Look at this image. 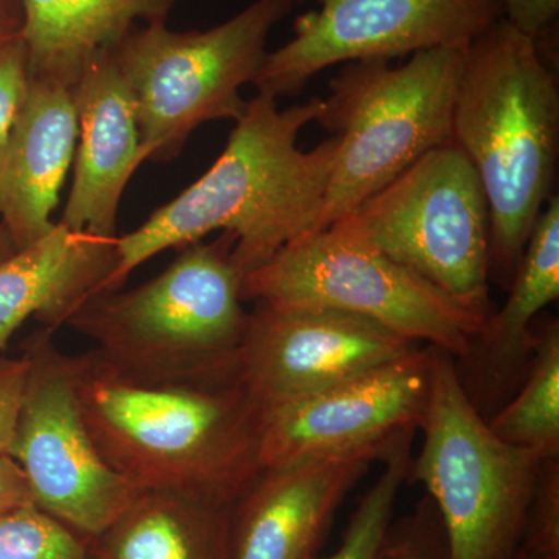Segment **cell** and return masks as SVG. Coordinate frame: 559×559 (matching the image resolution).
<instances>
[{"label": "cell", "instance_id": "8", "mask_svg": "<svg viewBox=\"0 0 559 559\" xmlns=\"http://www.w3.org/2000/svg\"><path fill=\"white\" fill-rule=\"evenodd\" d=\"M293 5L255 0L210 31L175 32L156 22L121 40L114 57L131 91L146 160L176 159L201 124L241 119L242 86L255 81L271 32Z\"/></svg>", "mask_w": 559, "mask_h": 559}, {"label": "cell", "instance_id": "30", "mask_svg": "<svg viewBox=\"0 0 559 559\" xmlns=\"http://www.w3.org/2000/svg\"><path fill=\"white\" fill-rule=\"evenodd\" d=\"M24 31L22 0H0V46L21 38Z\"/></svg>", "mask_w": 559, "mask_h": 559}, {"label": "cell", "instance_id": "32", "mask_svg": "<svg viewBox=\"0 0 559 559\" xmlns=\"http://www.w3.org/2000/svg\"><path fill=\"white\" fill-rule=\"evenodd\" d=\"M514 559H533L530 557V554L527 550L524 549V547H520V550H518L516 557Z\"/></svg>", "mask_w": 559, "mask_h": 559}, {"label": "cell", "instance_id": "6", "mask_svg": "<svg viewBox=\"0 0 559 559\" xmlns=\"http://www.w3.org/2000/svg\"><path fill=\"white\" fill-rule=\"evenodd\" d=\"M418 430L421 451L407 480L428 491L451 559H514L544 460L492 433L463 392L454 358L436 347Z\"/></svg>", "mask_w": 559, "mask_h": 559}, {"label": "cell", "instance_id": "23", "mask_svg": "<svg viewBox=\"0 0 559 559\" xmlns=\"http://www.w3.org/2000/svg\"><path fill=\"white\" fill-rule=\"evenodd\" d=\"M0 559H91L90 540L28 503L0 518Z\"/></svg>", "mask_w": 559, "mask_h": 559}, {"label": "cell", "instance_id": "28", "mask_svg": "<svg viewBox=\"0 0 559 559\" xmlns=\"http://www.w3.org/2000/svg\"><path fill=\"white\" fill-rule=\"evenodd\" d=\"M502 17L522 35L539 39L559 13V0H499Z\"/></svg>", "mask_w": 559, "mask_h": 559}, {"label": "cell", "instance_id": "5", "mask_svg": "<svg viewBox=\"0 0 559 559\" xmlns=\"http://www.w3.org/2000/svg\"><path fill=\"white\" fill-rule=\"evenodd\" d=\"M463 55L432 49L400 66L347 62L330 81L318 123L340 140V148L311 231L352 215L419 157L452 142Z\"/></svg>", "mask_w": 559, "mask_h": 559}, {"label": "cell", "instance_id": "24", "mask_svg": "<svg viewBox=\"0 0 559 559\" xmlns=\"http://www.w3.org/2000/svg\"><path fill=\"white\" fill-rule=\"evenodd\" d=\"M374 559H451L443 522L429 496L392 522Z\"/></svg>", "mask_w": 559, "mask_h": 559}, {"label": "cell", "instance_id": "2", "mask_svg": "<svg viewBox=\"0 0 559 559\" xmlns=\"http://www.w3.org/2000/svg\"><path fill=\"white\" fill-rule=\"evenodd\" d=\"M322 109L320 97L280 109L277 98L259 92L212 167L138 229L116 238L117 266L103 290L121 289L153 257L202 241L212 231L235 235L231 260L241 275L310 234L340 140L330 135L310 151L300 150L297 140Z\"/></svg>", "mask_w": 559, "mask_h": 559}, {"label": "cell", "instance_id": "27", "mask_svg": "<svg viewBox=\"0 0 559 559\" xmlns=\"http://www.w3.org/2000/svg\"><path fill=\"white\" fill-rule=\"evenodd\" d=\"M27 356L0 358V454H9L22 393L28 374Z\"/></svg>", "mask_w": 559, "mask_h": 559}, {"label": "cell", "instance_id": "18", "mask_svg": "<svg viewBox=\"0 0 559 559\" xmlns=\"http://www.w3.org/2000/svg\"><path fill=\"white\" fill-rule=\"evenodd\" d=\"M117 266L116 240L72 230L58 221L49 234L0 263V349L31 318L57 331Z\"/></svg>", "mask_w": 559, "mask_h": 559}, {"label": "cell", "instance_id": "11", "mask_svg": "<svg viewBox=\"0 0 559 559\" xmlns=\"http://www.w3.org/2000/svg\"><path fill=\"white\" fill-rule=\"evenodd\" d=\"M285 46L267 51L253 86L277 98L297 94L322 70L460 49L502 20L499 0H305Z\"/></svg>", "mask_w": 559, "mask_h": 559}, {"label": "cell", "instance_id": "13", "mask_svg": "<svg viewBox=\"0 0 559 559\" xmlns=\"http://www.w3.org/2000/svg\"><path fill=\"white\" fill-rule=\"evenodd\" d=\"M430 388V347L261 414L260 468L395 443L417 432Z\"/></svg>", "mask_w": 559, "mask_h": 559}, {"label": "cell", "instance_id": "22", "mask_svg": "<svg viewBox=\"0 0 559 559\" xmlns=\"http://www.w3.org/2000/svg\"><path fill=\"white\" fill-rule=\"evenodd\" d=\"M412 440H404L388 459L381 476L359 500L349 518L340 549L326 558L316 559H374L385 533L393 522L396 500L403 485L409 479Z\"/></svg>", "mask_w": 559, "mask_h": 559}, {"label": "cell", "instance_id": "19", "mask_svg": "<svg viewBox=\"0 0 559 559\" xmlns=\"http://www.w3.org/2000/svg\"><path fill=\"white\" fill-rule=\"evenodd\" d=\"M176 0H22L28 75L75 91L90 62L138 22L167 21Z\"/></svg>", "mask_w": 559, "mask_h": 559}, {"label": "cell", "instance_id": "20", "mask_svg": "<svg viewBox=\"0 0 559 559\" xmlns=\"http://www.w3.org/2000/svg\"><path fill=\"white\" fill-rule=\"evenodd\" d=\"M231 506L182 492H139L90 539V558L231 559Z\"/></svg>", "mask_w": 559, "mask_h": 559}, {"label": "cell", "instance_id": "14", "mask_svg": "<svg viewBox=\"0 0 559 559\" xmlns=\"http://www.w3.org/2000/svg\"><path fill=\"white\" fill-rule=\"evenodd\" d=\"M260 469L231 506V559H316L349 492L404 440Z\"/></svg>", "mask_w": 559, "mask_h": 559}, {"label": "cell", "instance_id": "16", "mask_svg": "<svg viewBox=\"0 0 559 559\" xmlns=\"http://www.w3.org/2000/svg\"><path fill=\"white\" fill-rule=\"evenodd\" d=\"M509 299L489 312L469 352L454 359L463 392L488 419L518 392L535 359L540 311L559 297V200L554 194L536 219Z\"/></svg>", "mask_w": 559, "mask_h": 559}, {"label": "cell", "instance_id": "31", "mask_svg": "<svg viewBox=\"0 0 559 559\" xmlns=\"http://www.w3.org/2000/svg\"><path fill=\"white\" fill-rule=\"evenodd\" d=\"M16 246L11 241L9 231L3 229L2 224H0V263L2 261L9 260L14 252H16Z\"/></svg>", "mask_w": 559, "mask_h": 559}, {"label": "cell", "instance_id": "17", "mask_svg": "<svg viewBox=\"0 0 559 559\" xmlns=\"http://www.w3.org/2000/svg\"><path fill=\"white\" fill-rule=\"evenodd\" d=\"M75 92L28 80L24 102L0 146V218L16 249L53 229L51 213L75 156Z\"/></svg>", "mask_w": 559, "mask_h": 559}, {"label": "cell", "instance_id": "25", "mask_svg": "<svg viewBox=\"0 0 559 559\" xmlns=\"http://www.w3.org/2000/svg\"><path fill=\"white\" fill-rule=\"evenodd\" d=\"M521 547L533 559H559V459L540 465Z\"/></svg>", "mask_w": 559, "mask_h": 559}, {"label": "cell", "instance_id": "7", "mask_svg": "<svg viewBox=\"0 0 559 559\" xmlns=\"http://www.w3.org/2000/svg\"><path fill=\"white\" fill-rule=\"evenodd\" d=\"M241 296L253 304L352 312L454 359L469 352L488 318L389 259L353 215L301 235L242 275Z\"/></svg>", "mask_w": 559, "mask_h": 559}, {"label": "cell", "instance_id": "29", "mask_svg": "<svg viewBox=\"0 0 559 559\" xmlns=\"http://www.w3.org/2000/svg\"><path fill=\"white\" fill-rule=\"evenodd\" d=\"M32 502L27 480L9 454H0V518Z\"/></svg>", "mask_w": 559, "mask_h": 559}, {"label": "cell", "instance_id": "9", "mask_svg": "<svg viewBox=\"0 0 559 559\" xmlns=\"http://www.w3.org/2000/svg\"><path fill=\"white\" fill-rule=\"evenodd\" d=\"M374 248L488 316L489 210L454 142L429 151L352 213Z\"/></svg>", "mask_w": 559, "mask_h": 559}, {"label": "cell", "instance_id": "3", "mask_svg": "<svg viewBox=\"0 0 559 559\" xmlns=\"http://www.w3.org/2000/svg\"><path fill=\"white\" fill-rule=\"evenodd\" d=\"M452 142L477 173L489 210V282L509 289L554 194L558 75L538 39L499 20L463 55Z\"/></svg>", "mask_w": 559, "mask_h": 559}, {"label": "cell", "instance_id": "26", "mask_svg": "<svg viewBox=\"0 0 559 559\" xmlns=\"http://www.w3.org/2000/svg\"><path fill=\"white\" fill-rule=\"evenodd\" d=\"M28 58L22 38L0 46V146L9 138L11 128L27 92Z\"/></svg>", "mask_w": 559, "mask_h": 559}, {"label": "cell", "instance_id": "1", "mask_svg": "<svg viewBox=\"0 0 559 559\" xmlns=\"http://www.w3.org/2000/svg\"><path fill=\"white\" fill-rule=\"evenodd\" d=\"M72 366L95 447L138 491L231 506L260 473L261 409L235 370L139 373L94 348L72 356Z\"/></svg>", "mask_w": 559, "mask_h": 559}, {"label": "cell", "instance_id": "15", "mask_svg": "<svg viewBox=\"0 0 559 559\" xmlns=\"http://www.w3.org/2000/svg\"><path fill=\"white\" fill-rule=\"evenodd\" d=\"M79 150L68 204L60 223L116 240L124 189L146 162L134 102L114 49L102 51L75 87Z\"/></svg>", "mask_w": 559, "mask_h": 559}, {"label": "cell", "instance_id": "4", "mask_svg": "<svg viewBox=\"0 0 559 559\" xmlns=\"http://www.w3.org/2000/svg\"><path fill=\"white\" fill-rule=\"evenodd\" d=\"M235 238L180 249L157 277L128 290L91 297L68 325L95 352L123 369L180 377L235 370L249 312L240 271L231 260Z\"/></svg>", "mask_w": 559, "mask_h": 559}, {"label": "cell", "instance_id": "21", "mask_svg": "<svg viewBox=\"0 0 559 559\" xmlns=\"http://www.w3.org/2000/svg\"><path fill=\"white\" fill-rule=\"evenodd\" d=\"M487 423L506 443L535 452L540 460L559 459L558 320L538 329L528 377Z\"/></svg>", "mask_w": 559, "mask_h": 559}, {"label": "cell", "instance_id": "10", "mask_svg": "<svg viewBox=\"0 0 559 559\" xmlns=\"http://www.w3.org/2000/svg\"><path fill=\"white\" fill-rule=\"evenodd\" d=\"M24 355L31 366L9 455L24 473L33 506L90 540L140 491L95 447L76 399L72 356L57 347L53 331L33 334Z\"/></svg>", "mask_w": 559, "mask_h": 559}, {"label": "cell", "instance_id": "12", "mask_svg": "<svg viewBox=\"0 0 559 559\" xmlns=\"http://www.w3.org/2000/svg\"><path fill=\"white\" fill-rule=\"evenodd\" d=\"M418 347L352 312L255 304L235 356V373L263 414Z\"/></svg>", "mask_w": 559, "mask_h": 559}]
</instances>
